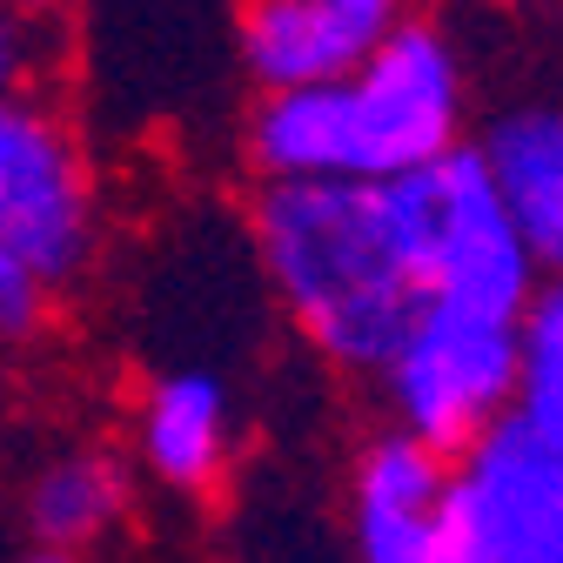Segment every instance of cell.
<instances>
[{"mask_svg": "<svg viewBox=\"0 0 563 563\" xmlns=\"http://www.w3.org/2000/svg\"><path fill=\"white\" fill-rule=\"evenodd\" d=\"M349 543L356 563H483L456 456L383 430L349 470Z\"/></svg>", "mask_w": 563, "mask_h": 563, "instance_id": "cell-6", "label": "cell"}, {"mask_svg": "<svg viewBox=\"0 0 563 563\" xmlns=\"http://www.w3.org/2000/svg\"><path fill=\"white\" fill-rule=\"evenodd\" d=\"M416 0H242L235 8V54L255 95L316 88L363 67Z\"/></svg>", "mask_w": 563, "mask_h": 563, "instance_id": "cell-8", "label": "cell"}, {"mask_svg": "<svg viewBox=\"0 0 563 563\" xmlns=\"http://www.w3.org/2000/svg\"><path fill=\"white\" fill-rule=\"evenodd\" d=\"M54 282L21 255V249H8L0 242V349H21V342H34V335H47V322H54Z\"/></svg>", "mask_w": 563, "mask_h": 563, "instance_id": "cell-13", "label": "cell"}, {"mask_svg": "<svg viewBox=\"0 0 563 563\" xmlns=\"http://www.w3.org/2000/svg\"><path fill=\"white\" fill-rule=\"evenodd\" d=\"M128 510H134V463L114 456L108 443H67L41 456L21 489L27 537L47 550H75V556L108 543L128 523Z\"/></svg>", "mask_w": 563, "mask_h": 563, "instance_id": "cell-11", "label": "cell"}, {"mask_svg": "<svg viewBox=\"0 0 563 563\" xmlns=\"http://www.w3.org/2000/svg\"><path fill=\"white\" fill-rule=\"evenodd\" d=\"M456 489L483 563H563V456L517 416L456 456Z\"/></svg>", "mask_w": 563, "mask_h": 563, "instance_id": "cell-7", "label": "cell"}, {"mask_svg": "<svg viewBox=\"0 0 563 563\" xmlns=\"http://www.w3.org/2000/svg\"><path fill=\"white\" fill-rule=\"evenodd\" d=\"M389 201L402 222L409 268L430 302H470V309H497V316L530 309L543 268L530 262L497 181H489V168L476 155V141H456L430 168L396 175Z\"/></svg>", "mask_w": 563, "mask_h": 563, "instance_id": "cell-3", "label": "cell"}, {"mask_svg": "<svg viewBox=\"0 0 563 563\" xmlns=\"http://www.w3.org/2000/svg\"><path fill=\"white\" fill-rule=\"evenodd\" d=\"M456 141H470V67L422 14H409L363 67L255 95L242 114V162L255 181H396Z\"/></svg>", "mask_w": 563, "mask_h": 563, "instance_id": "cell-1", "label": "cell"}, {"mask_svg": "<svg viewBox=\"0 0 563 563\" xmlns=\"http://www.w3.org/2000/svg\"><path fill=\"white\" fill-rule=\"evenodd\" d=\"M14 8H21V14H34V21H54L60 8H75V0H14Z\"/></svg>", "mask_w": 563, "mask_h": 563, "instance_id": "cell-15", "label": "cell"}, {"mask_svg": "<svg viewBox=\"0 0 563 563\" xmlns=\"http://www.w3.org/2000/svg\"><path fill=\"white\" fill-rule=\"evenodd\" d=\"M34 67H41V21L21 14L14 0H0V95L34 88Z\"/></svg>", "mask_w": 563, "mask_h": 563, "instance_id": "cell-14", "label": "cell"}, {"mask_svg": "<svg viewBox=\"0 0 563 563\" xmlns=\"http://www.w3.org/2000/svg\"><path fill=\"white\" fill-rule=\"evenodd\" d=\"M235 402L216 369H168L141 389L134 409V463L175 497H201L229 476Z\"/></svg>", "mask_w": 563, "mask_h": 563, "instance_id": "cell-9", "label": "cell"}, {"mask_svg": "<svg viewBox=\"0 0 563 563\" xmlns=\"http://www.w3.org/2000/svg\"><path fill=\"white\" fill-rule=\"evenodd\" d=\"M249 242L275 302L329 369L376 376L430 302L409 268L389 181H262Z\"/></svg>", "mask_w": 563, "mask_h": 563, "instance_id": "cell-2", "label": "cell"}, {"mask_svg": "<svg viewBox=\"0 0 563 563\" xmlns=\"http://www.w3.org/2000/svg\"><path fill=\"white\" fill-rule=\"evenodd\" d=\"M517 329L523 316L470 309V302H422L396 356L376 369L389 430L463 456L483 430H497L517 402Z\"/></svg>", "mask_w": 563, "mask_h": 563, "instance_id": "cell-4", "label": "cell"}, {"mask_svg": "<svg viewBox=\"0 0 563 563\" xmlns=\"http://www.w3.org/2000/svg\"><path fill=\"white\" fill-rule=\"evenodd\" d=\"M0 242L67 289L101 249V188L75 121L47 95H0Z\"/></svg>", "mask_w": 563, "mask_h": 563, "instance_id": "cell-5", "label": "cell"}, {"mask_svg": "<svg viewBox=\"0 0 563 563\" xmlns=\"http://www.w3.org/2000/svg\"><path fill=\"white\" fill-rule=\"evenodd\" d=\"M510 416L563 456V275H543L517 329V402Z\"/></svg>", "mask_w": 563, "mask_h": 563, "instance_id": "cell-12", "label": "cell"}, {"mask_svg": "<svg viewBox=\"0 0 563 563\" xmlns=\"http://www.w3.org/2000/svg\"><path fill=\"white\" fill-rule=\"evenodd\" d=\"M476 155L543 275H563V101H517L489 114Z\"/></svg>", "mask_w": 563, "mask_h": 563, "instance_id": "cell-10", "label": "cell"}, {"mask_svg": "<svg viewBox=\"0 0 563 563\" xmlns=\"http://www.w3.org/2000/svg\"><path fill=\"white\" fill-rule=\"evenodd\" d=\"M21 563H88V556H75V550H47V543H34Z\"/></svg>", "mask_w": 563, "mask_h": 563, "instance_id": "cell-16", "label": "cell"}]
</instances>
